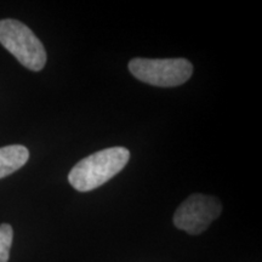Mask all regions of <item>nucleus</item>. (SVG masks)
I'll list each match as a JSON object with an SVG mask.
<instances>
[{"instance_id":"obj_1","label":"nucleus","mask_w":262,"mask_h":262,"mask_svg":"<svg viewBox=\"0 0 262 262\" xmlns=\"http://www.w3.org/2000/svg\"><path fill=\"white\" fill-rule=\"evenodd\" d=\"M130 152L124 147H111L81 159L68 173V181L74 189L89 192L110 181L125 168Z\"/></svg>"},{"instance_id":"obj_2","label":"nucleus","mask_w":262,"mask_h":262,"mask_svg":"<svg viewBox=\"0 0 262 262\" xmlns=\"http://www.w3.org/2000/svg\"><path fill=\"white\" fill-rule=\"evenodd\" d=\"M0 44L17 61L33 72H39L47 63V51L37 35L17 19L0 21Z\"/></svg>"},{"instance_id":"obj_3","label":"nucleus","mask_w":262,"mask_h":262,"mask_svg":"<svg viewBox=\"0 0 262 262\" xmlns=\"http://www.w3.org/2000/svg\"><path fill=\"white\" fill-rule=\"evenodd\" d=\"M131 74L143 83L160 88L185 84L192 77L193 66L186 58H133L129 62Z\"/></svg>"},{"instance_id":"obj_4","label":"nucleus","mask_w":262,"mask_h":262,"mask_svg":"<svg viewBox=\"0 0 262 262\" xmlns=\"http://www.w3.org/2000/svg\"><path fill=\"white\" fill-rule=\"evenodd\" d=\"M222 206L217 198L211 195H189L173 215V225L188 234H201L221 214Z\"/></svg>"},{"instance_id":"obj_5","label":"nucleus","mask_w":262,"mask_h":262,"mask_svg":"<svg viewBox=\"0 0 262 262\" xmlns=\"http://www.w3.org/2000/svg\"><path fill=\"white\" fill-rule=\"evenodd\" d=\"M29 150L22 145H11L0 148V179L11 175L27 163Z\"/></svg>"},{"instance_id":"obj_6","label":"nucleus","mask_w":262,"mask_h":262,"mask_svg":"<svg viewBox=\"0 0 262 262\" xmlns=\"http://www.w3.org/2000/svg\"><path fill=\"white\" fill-rule=\"evenodd\" d=\"M14 239V229L9 224L0 225V262H8Z\"/></svg>"}]
</instances>
